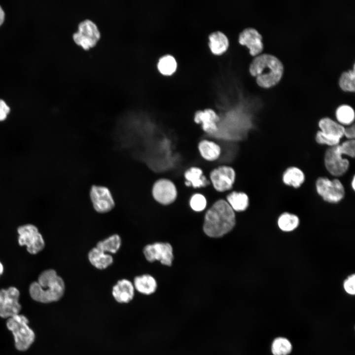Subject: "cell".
<instances>
[{
    "label": "cell",
    "instance_id": "obj_1",
    "mask_svg": "<svg viewBox=\"0 0 355 355\" xmlns=\"http://www.w3.org/2000/svg\"><path fill=\"white\" fill-rule=\"evenodd\" d=\"M235 224L234 211L226 201L220 199L206 212L203 230L209 237H220L229 232Z\"/></svg>",
    "mask_w": 355,
    "mask_h": 355
},
{
    "label": "cell",
    "instance_id": "obj_2",
    "mask_svg": "<svg viewBox=\"0 0 355 355\" xmlns=\"http://www.w3.org/2000/svg\"><path fill=\"white\" fill-rule=\"evenodd\" d=\"M65 290L64 280L53 269L42 272L37 281L32 283L29 287L32 299L42 303L59 301L64 295Z\"/></svg>",
    "mask_w": 355,
    "mask_h": 355
},
{
    "label": "cell",
    "instance_id": "obj_3",
    "mask_svg": "<svg viewBox=\"0 0 355 355\" xmlns=\"http://www.w3.org/2000/svg\"><path fill=\"white\" fill-rule=\"evenodd\" d=\"M249 71L256 77L257 84L269 88L279 82L283 75L284 67L276 57L268 54L256 56L249 65Z\"/></svg>",
    "mask_w": 355,
    "mask_h": 355
},
{
    "label": "cell",
    "instance_id": "obj_4",
    "mask_svg": "<svg viewBox=\"0 0 355 355\" xmlns=\"http://www.w3.org/2000/svg\"><path fill=\"white\" fill-rule=\"evenodd\" d=\"M28 323V319L20 314L7 319L6 321L7 328L13 335L15 347L20 351L27 350L35 339V334Z\"/></svg>",
    "mask_w": 355,
    "mask_h": 355
},
{
    "label": "cell",
    "instance_id": "obj_5",
    "mask_svg": "<svg viewBox=\"0 0 355 355\" xmlns=\"http://www.w3.org/2000/svg\"><path fill=\"white\" fill-rule=\"evenodd\" d=\"M318 195L325 203L336 205L345 199L346 190L342 178L323 177L317 178L315 183Z\"/></svg>",
    "mask_w": 355,
    "mask_h": 355
},
{
    "label": "cell",
    "instance_id": "obj_6",
    "mask_svg": "<svg viewBox=\"0 0 355 355\" xmlns=\"http://www.w3.org/2000/svg\"><path fill=\"white\" fill-rule=\"evenodd\" d=\"M323 161L328 174L333 178H340L348 172L351 164L355 162V158L344 156L338 144L326 149Z\"/></svg>",
    "mask_w": 355,
    "mask_h": 355
},
{
    "label": "cell",
    "instance_id": "obj_7",
    "mask_svg": "<svg viewBox=\"0 0 355 355\" xmlns=\"http://www.w3.org/2000/svg\"><path fill=\"white\" fill-rule=\"evenodd\" d=\"M17 232L19 245L26 246L30 253L36 254L44 248V241L36 226L30 224L23 225L18 228Z\"/></svg>",
    "mask_w": 355,
    "mask_h": 355
},
{
    "label": "cell",
    "instance_id": "obj_8",
    "mask_svg": "<svg viewBox=\"0 0 355 355\" xmlns=\"http://www.w3.org/2000/svg\"><path fill=\"white\" fill-rule=\"evenodd\" d=\"M209 175L211 183L219 192L231 190L235 183L236 171L231 166H219L210 171Z\"/></svg>",
    "mask_w": 355,
    "mask_h": 355
},
{
    "label": "cell",
    "instance_id": "obj_9",
    "mask_svg": "<svg viewBox=\"0 0 355 355\" xmlns=\"http://www.w3.org/2000/svg\"><path fill=\"white\" fill-rule=\"evenodd\" d=\"M100 37L97 26L92 21L85 19L78 25V31L73 35L75 42L84 49L93 47Z\"/></svg>",
    "mask_w": 355,
    "mask_h": 355
},
{
    "label": "cell",
    "instance_id": "obj_10",
    "mask_svg": "<svg viewBox=\"0 0 355 355\" xmlns=\"http://www.w3.org/2000/svg\"><path fill=\"white\" fill-rule=\"evenodd\" d=\"M20 292L13 286L0 290V317L8 319L19 314L21 306L19 303Z\"/></svg>",
    "mask_w": 355,
    "mask_h": 355
},
{
    "label": "cell",
    "instance_id": "obj_11",
    "mask_svg": "<svg viewBox=\"0 0 355 355\" xmlns=\"http://www.w3.org/2000/svg\"><path fill=\"white\" fill-rule=\"evenodd\" d=\"M89 195L93 207L98 213H107L115 206L112 193L106 186L92 185L90 189Z\"/></svg>",
    "mask_w": 355,
    "mask_h": 355
},
{
    "label": "cell",
    "instance_id": "obj_12",
    "mask_svg": "<svg viewBox=\"0 0 355 355\" xmlns=\"http://www.w3.org/2000/svg\"><path fill=\"white\" fill-rule=\"evenodd\" d=\"M154 200L164 205L173 203L177 198L178 190L175 183L171 179L161 178L153 183L151 189Z\"/></svg>",
    "mask_w": 355,
    "mask_h": 355
},
{
    "label": "cell",
    "instance_id": "obj_13",
    "mask_svg": "<svg viewBox=\"0 0 355 355\" xmlns=\"http://www.w3.org/2000/svg\"><path fill=\"white\" fill-rule=\"evenodd\" d=\"M145 258L149 262L160 261L165 265L171 266L174 258L173 248L166 243H155L146 245L143 249Z\"/></svg>",
    "mask_w": 355,
    "mask_h": 355
},
{
    "label": "cell",
    "instance_id": "obj_14",
    "mask_svg": "<svg viewBox=\"0 0 355 355\" xmlns=\"http://www.w3.org/2000/svg\"><path fill=\"white\" fill-rule=\"evenodd\" d=\"M220 117L212 108H207L197 110L194 113L193 121L196 124H200L202 130L207 134H213L218 130L217 123Z\"/></svg>",
    "mask_w": 355,
    "mask_h": 355
},
{
    "label": "cell",
    "instance_id": "obj_15",
    "mask_svg": "<svg viewBox=\"0 0 355 355\" xmlns=\"http://www.w3.org/2000/svg\"><path fill=\"white\" fill-rule=\"evenodd\" d=\"M262 36L253 28H247L239 35L238 41L242 45L249 49V54L252 56L259 54L263 50V44Z\"/></svg>",
    "mask_w": 355,
    "mask_h": 355
},
{
    "label": "cell",
    "instance_id": "obj_16",
    "mask_svg": "<svg viewBox=\"0 0 355 355\" xmlns=\"http://www.w3.org/2000/svg\"><path fill=\"white\" fill-rule=\"evenodd\" d=\"M112 295L114 300L119 303H129L135 295L133 284L127 279L118 281L112 287Z\"/></svg>",
    "mask_w": 355,
    "mask_h": 355
},
{
    "label": "cell",
    "instance_id": "obj_17",
    "mask_svg": "<svg viewBox=\"0 0 355 355\" xmlns=\"http://www.w3.org/2000/svg\"><path fill=\"white\" fill-rule=\"evenodd\" d=\"M184 185L193 188H200L211 185L210 180L204 175L202 169L198 167L192 166L186 170L183 174Z\"/></svg>",
    "mask_w": 355,
    "mask_h": 355
},
{
    "label": "cell",
    "instance_id": "obj_18",
    "mask_svg": "<svg viewBox=\"0 0 355 355\" xmlns=\"http://www.w3.org/2000/svg\"><path fill=\"white\" fill-rule=\"evenodd\" d=\"M319 130L330 138L342 141L344 139V126L328 117L321 118L318 122Z\"/></svg>",
    "mask_w": 355,
    "mask_h": 355
},
{
    "label": "cell",
    "instance_id": "obj_19",
    "mask_svg": "<svg viewBox=\"0 0 355 355\" xmlns=\"http://www.w3.org/2000/svg\"><path fill=\"white\" fill-rule=\"evenodd\" d=\"M208 40L210 50L214 55H221L229 48V38L221 31H216L211 33L208 36Z\"/></svg>",
    "mask_w": 355,
    "mask_h": 355
},
{
    "label": "cell",
    "instance_id": "obj_20",
    "mask_svg": "<svg viewBox=\"0 0 355 355\" xmlns=\"http://www.w3.org/2000/svg\"><path fill=\"white\" fill-rule=\"evenodd\" d=\"M197 149L201 157L208 162L216 161L221 153L219 144L207 139H203L198 142Z\"/></svg>",
    "mask_w": 355,
    "mask_h": 355
},
{
    "label": "cell",
    "instance_id": "obj_21",
    "mask_svg": "<svg viewBox=\"0 0 355 355\" xmlns=\"http://www.w3.org/2000/svg\"><path fill=\"white\" fill-rule=\"evenodd\" d=\"M282 179L285 185L298 189L304 182L305 175L303 171L298 167L291 166L284 172Z\"/></svg>",
    "mask_w": 355,
    "mask_h": 355
},
{
    "label": "cell",
    "instance_id": "obj_22",
    "mask_svg": "<svg viewBox=\"0 0 355 355\" xmlns=\"http://www.w3.org/2000/svg\"><path fill=\"white\" fill-rule=\"evenodd\" d=\"M90 263L98 269H104L110 266L113 261L112 256L97 247L92 248L88 254Z\"/></svg>",
    "mask_w": 355,
    "mask_h": 355
},
{
    "label": "cell",
    "instance_id": "obj_23",
    "mask_svg": "<svg viewBox=\"0 0 355 355\" xmlns=\"http://www.w3.org/2000/svg\"><path fill=\"white\" fill-rule=\"evenodd\" d=\"M134 286L139 292L144 295H150L156 290L157 285L155 279L147 274L137 276L134 280Z\"/></svg>",
    "mask_w": 355,
    "mask_h": 355
},
{
    "label": "cell",
    "instance_id": "obj_24",
    "mask_svg": "<svg viewBox=\"0 0 355 355\" xmlns=\"http://www.w3.org/2000/svg\"><path fill=\"white\" fill-rule=\"evenodd\" d=\"M227 202L234 211L243 212L249 206V198L243 191H234L226 197Z\"/></svg>",
    "mask_w": 355,
    "mask_h": 355
},
{
    "label": "cell",
    "instance_id": "obj_25",
    "mask_svg": "<svg viewBox=\"0 0 355 355\" xmlns=\"http://www.w3.org/2000/svg\"><path fill=\"white\" fill-rule=\"evenodd\" d=\"M334 114L335 120L344 127L355 123V110L349 105H340L336 108Z\"/></svg>",
    "mask_w": 355,
    "mask_h": 355
},
{
    "label": "cell",
    "instance_id": "obj_26",
    "mask_svg": "<svg viewBox=\"0 0 355 355\" xmlns=\"http://www.w3.org/2000/svg\"><path fill=\"white\" fill-rule=\"evenodd\" d=\"M300 219L295 214L289 212L281 213L277 220L279 229L284 232H290L295 230L299 225Z\"/></svg>",
    "mask_w": 355,
    "mask_h": 355
},
{
    "label": "cell",
    "instance_id": "obj_27",
    "mask_svg": "<svg viewBox=\"0 0 355 355\" xmlns=\"http://www.w3.org/2000/svg\"><path fill=\"white\" fill-rule=\"evenodd\" d=\"M178 68V62L174 56L166 54L161 57L157 63L158 71L163 75H172Z\"/></svg>",
    "mask_w": 355,
    "mask_h": 355
},
{
    "label": "cell",
    "instance_id": "obj_28",
    "mask_svg": "<svg viewBox=\"0 0 355 355\" xmlns=\"http://www.w3.org/2000/svg\"><path fill=\"white\" fill-rule=\"evenodd\" d=\"M292 349L293 346L290 341L283 336L274 338L271 345V352L273 355H289Z\"/></svg>",
    "mask_w": 355,
    "mask_h": 355
},
{
    "label": "cell",
    "instance_id": "obj_29",
    "mask_svg": "<svg viewBox=\"0 0 355 355\" xmlns=\"http://www.w3.org/2000/svg\"><path fill=\"white\" fill-rule=\"evenodd\" d=\"M121 245L120 236L117 234H113L99 242L96 247L106 253H115L119 250Z\"/></svg>",
    "mask_w": 355,
    "mask_h": 355
},
{
    "label": "cell",
    "instance_id": "obj_30",
    "mask_svg": "<svg viewBox=\"0 0 355 355\" xmlns=\"http://www.w3.org/2000/svg\"><path fill=\"white\" fill-rule=\"evenodd\" d=\"M339 85L345 91L354 92L355 90V71L354 65L353 70L344 72L339 79Z\"/></svg>",
    "mask_w": 355,
    "mask_h": 355
},
{
    "label": "cell",
    "instance_id": "obj_31",
    "mask_svg": "<svg viewBox=\"0 0 355 355\" xmlns=\"http://www.w3.org/2000/svg\"><path fill=\"white\" fill-rule=\"evenodd\" d=\"M340 150L344 156L355 158V140L343 139L339 144Z\"/></svg>",
    "mask_w": 355,
    "mask_h": 355
},
{
    "label": "cell",
    "instance_id": "obj_32",
    "mask_svg": "<svg viewBox=\"0 0 355 355\" xmlns=\"http://www.w3.org/2000/svg\"><path fill=\"white\" fill-rule=\"evenodd\" d=\"M189 203L193 210L196 212H201L206 208L207 200L203 194L197 193L191 196Z\"/></svg>",
    "mask_w": 355,
    "mask_h": 355
},
{
    "label": "cell",
    "instance_id": "obj_33",
    "mask_svg": "<svg viewBox=\"0 0 355 355\" xmlns=\"http://www.w3.org/2000/svg\"><path fill=\"white\" fill-rule=\"evenodd\" d=\"M343 288L345 291L350 295L355 294V275L351 274L344 280Z\"/></svg>",
    "mask_w": 355,
    "mask_h": 355
},
{
    "label": "cell",
    "instance_id": "obj_34",
    "mask_svg": "<svg viewBox=\"0 0 355 355\" xmlns=\"http://www.w3.org/2000/svg\"><path fill=\"white\" fill-rule=\"evenodd\" d=\"M344 138L346 140H355V124L344 127Z\"/></svg>",
    "mask_w": 355,
    "mask_h": 355
},
{
    "label": "cell",
    "instance_id": "obj_35",
    "mask_svg": "<svg viewBox=\"0 0 355 355\" xmlns=\"http://www.w3.org/2000/svg\"><path fill=\"white\" fill-rule=\"evenodd\" d=\"M9 112V107L3 100L0 99V121L5 119Z\"/></svg>",
    "mask_w": 355,
    "mask_h": 355
},
{
    "label": "cell",
    "instance_id": "obj_36",
    "mask_svg": "<svg viewBox=\"0 0 355 355\" xmlns=\"http://www.w3.org/2000/svg\"><path fill=\"white\" fill-rule=\"evenodd\" d=\"M4 17H5L4 12L0 5V26H1L2 25V24L3 23V21L4 20Z\"/></svg>",
    "mask_w": 355,
    "mask_h": 355
},
{
    "label": "cell",
    "instance_id": "obj_37",
    "mask_svg": "<svg viewBox=\"0 0 355 355\" xmlns=\"http://www.w3.org/2000/svg\"><path fill=\"white\" fill-rule=\"evenodd\" d=\"M351 186L352 189L355 191V176H354L351 180Z\"/></svg>",
    "mask_w": 355,
    "mask_h": 355
},
{
    "label": "cell",
    "instance_id": "obj_38",
    "mask_svg": "<svg viewBox=\"0 0 355 355\" xmlns=\"http://www.w3.org/2000/svg\"><path fill=\"white\" fill-rule=\"evenodd\" d=\"M3 270V266H2V264L1 263V262H0V275L2 273Z\"/></svg>",
    "mask_w": 355,
    "mask_h": 355
}]
</instances>
